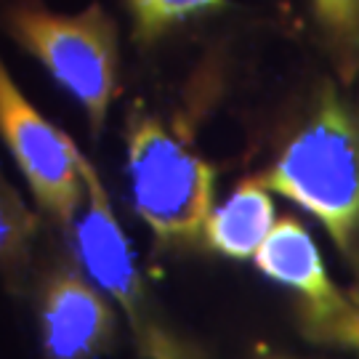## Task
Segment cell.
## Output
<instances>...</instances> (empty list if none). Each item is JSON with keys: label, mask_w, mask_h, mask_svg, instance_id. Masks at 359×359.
Masks as SVG:
<instances>
[{"label": "cell", "mask_w": 359, "mask_h": 359, "mask_svg": "<svg viewBox=\"0 0 359 359\" xmlns=\"http://www.w3.org/2000/svg\"><path fill=\"white\" fill-rule=\"evenodd\" d=\"M256 179L311 213L348 258H357L359 128L333 90H325L304 128Z\"/></svg>", "instance_id": "6da1fadb"}, {"label": "cell", "mask_w": 359, "mask_h": 359, "mask_svg": "<svg viewBox=\"0 0 359 359\" xmlns=\"http://www.w3.org/2000/svg\"><path fill=\"white\" fill-rule=\"evenodd\" d=\"M8 35L75 99L99 136L109 120L120 75L117 25L99 3L77 13L51 11L38 0L16 3L8 16Z\"/></svg>", "instance_id": "7a4b0ae2"}, {"label": "cell", "mask_w": 359, "mask_h": 359, "mask_svg": "<svg viewBox=\"0 0 359 359\" xmlns=\"http://www.w3.org/2000/svg\"><path fill=\"white\" fill-rule=\"evenodd\" d=\"M133 210L157 243L187 248L205 240L216 170L154 115L133 112L126 130Z\"/></svg>", "instance_id": "3957f363"}, {"label": "cell", "mask_w": 359, "mask_h": 359, "mask_svg": "<svg viewBox=\"0 0 359 359\" xmlns=\"http://www.w3.org/2000/svg\"><path fill=\"white\" fill-rule=\"evenodd\" d=\"M80 176L86 184V205L72 226L77 261L86 266L93 283L109 295L117 311L126 317L133 346L142 359H205L197 346L184 341L165 314L160 311L123 234L96 168L77 152Z\"/></svg>", "instance_id": "277c9868"}, {"label": "cell", "mask_w": 359, "mask_h": 359, "mask_svg": "<svg viewBox=\"0 0 359 359\" xmlns=\"http://www.w3.org/2000/svg\"><path fill=\"white\" fill-rule=\"evenodd\" d=\"M0 142L22 170L43 216L72 231L86 205V184L77 165V144L59 130L16 86L0 59Z\"/></svg>", "instance_id": "5b68a950"}, {"label": "cell", "mask_w": 359, "mask_h": 359, "mask_svg": "<svg viewBox=\"0 0 359 359\" xmlns=\"http://www.w3.org/2000/svg\"><path fill=\"white\" fill-rule=\"evenodd\" d=\"M40 344L46 359H99L117 344V306L72 261H59L40 285Z\"/></svg>", "instance_id": "8992f818"}, {"label": "cell", "mask_w": 359, "mask_h": 359, "mask_svg": "<svg viewBox=\"0 0 359 359\" xmlns=\"http://www.w3.org/2000/svg\"><path fill=\"white\" fill-rule=\"evenodd\" d=\"M253 261L264 277L301 295V317L330 311L346 301L325 269L317 243L298 218L285 216L274 221Z\"/></svg>", "instance_id": "52a82bcc"}, {"label": "cell", "mask_w": 359, "mask_h": 359, "mask_svg": "<svg viewBox=\"0 0 359 359\" xmlns=\"http://www.w3.org/2000/svg\"><path fill=\"white\" fill-rule=\"evenodd\" d=\"M274 203L258 179L243 181L234 192L213 208L205 224V243L226 258H253L274 226Z\"/></svg>", "instance_id": "ba28073f"}, {"label": "cell", "mask_w": 359, "mask_h": 359, "mask_svg": "<svg viewBox=\"0 0 359 359\" xmlns=\"http://www.w3.org/2000/svg\"><path fill=\"white\" fill-rule=\"evenodd\" d=\"M40 218L0 173V274L22 285L32 264Z\"/></svg>", "instance_id": "9c48e42d"}, {"label": "cell", "mask_w": 359, "mask_h": 359, "mask_svg": "<svg viewBox=\"0 0 359 359\" xmlns=\"http://www.w3.org/2000/svg\"><path fill=\"white\" fill-rule=\"evenodd\" d=\"M126 6L133 22L136 43L152 46L181 22L224 8L226 0H126Z\"/></svg>", "instance_id": "30bf717a"}, {"label": "cell", "mask_w": 359, "mask_h": 359, "mask_svg": "<svg viewBox=\"0 0 359 359\" xmlns=\"http://www.w3.org/2000/svg\"><path fill=\"white\" fill-rule=\"evenodd\" d=\"M301 327L311 341L359 348V306H354L351 301H344L341 306L322 314L301 317Z\"/></svg>", "instance_id": "8fae6325"}, {"label": "cell", "mask_w": 359, "mask_h": 359, "mask_svg": "<svg viewBox=\"0 0 359 359\" xmlns=\"http://www.w3.org/2000/svg\"><path fill=\"white\" fill-rule=\"evenodd\" d=\"M311 6L344 56L354 59L359 51V0H311Z\"/></svg>", "instance_id": "7c38bea8"}, {"label": "cell", "mask_w": 359, "mask_h": 359, "mask_svg": "<svg viewBox=\"0 0 359 359\" xmlns=\"http://www.w3.org/2000/svg\"><path fill=\"white\" fill-rule=\"evenodd\" d=\"M258 359H293V357H285V354H261Z\"/></svg>", "instance_id": "4fadbf2b"}]
</instances>
